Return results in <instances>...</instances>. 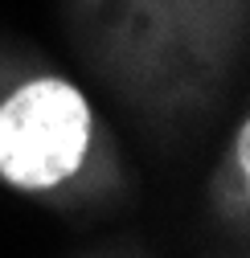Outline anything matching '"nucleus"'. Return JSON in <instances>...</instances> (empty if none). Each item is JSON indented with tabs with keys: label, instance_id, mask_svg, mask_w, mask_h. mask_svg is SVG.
I'll return each instance as SVG.
<instances>
[{
	"label": "nucleus",
	"instance_id": "3",
	"mask_svg": "<svg viewBox=\"0 0 250 258\" xmlns=\"http://www.w3.org/2000/svg\"><path fill=\"white\" fill-rule=\"evenodd\" d=\"M213 205L230 221H246V213H250V119L246 115L238 119L234 136H230V148L222 156V164H217Z\"/></svg>",
	"mask_w": 250,
	"mask_h": 258
},
{
	"label": "nucleus",
	"instance_id": "1",
	"mask_svg": "<svg viewBox=\"0 0 250 258\" xmlns=\"http://www.w3.org/2000/svg\"><path fill=\"white\" fill-rule=\"evenodd\" d=\"M78 57L144 123L217 111L246 57L250 0H61Z\"/></svg>",
	"mask_w": 250,
	"mask_h": 258
},
{
	"label": "nucleus",
	"instance_id": "2",
	"mask_svg": "<svg viewBox=\"0 0 250 258\" xmlns=\"http://www.w3.org/2000/svg\"><path fill=\"white\" fill-rule=\"evenodd\" d=\"M0 180L57 201L115 180L111 136L70 78L41 66H0Z\"/></svg>",
	"mask_w": 250,
	"mask_h": 258
}]
</instances>
